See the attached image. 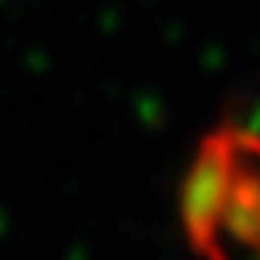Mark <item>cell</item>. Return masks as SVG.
<instances>
[{"label":"cell","instance_id":"obj_1","mask_svg":"<svg viewBox=\"0 0 260 260\" xmlns=\"http://www.w3.org/2000/svg\"><path fill=\"white\" fill-rule=\"evenodd\" d=\"M182 229L201 260H260V132L222 122L185 170Z\"/></svg>","mask_w":260,"mask_h":260}]
</instances>
